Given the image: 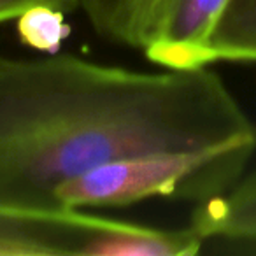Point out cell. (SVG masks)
Segmentation results:
<instances>
[{"label":"cell","mask_w":256,"mask_h":256,"mask_svg":"<svg viewBox=\"0 0 256 256\" xmlns=\"http://www.w3.org/2000/svg\"><path fill=\"white\" fill-rule=\"evenodd\" d=\"M216 148L256 153V123L210 67L0 56V207H56L62 182L120 158Z\"/></svg>","instance_id":"cell-1"},{"label":"cell","mask_w":256,"mask_h":256,"mask_svg":"<svg viewBox=\"0 0 256 256\" xmlns=\"http://www.w3.org/2000/svg\"><path fill=\"white\" fill-rule=\"evenodd\" d=\"M254 151L240 148L136 154L96 165L53 192L56 207H128L154 196L202 204L230 192L246 176Z\"/></svg>","instance_id":"cell-2"},{"label":"cell","mask_w":256,"mask_h":256,"mask_svg":"<svg viewBox=\"0 0 256 256\" xmlns=\"http://www.w3.org/2000/svg\"><path fill=\"white\" fill-rule=\"evenodd\" d=\"M204 249L195 228H153L84 209L0 207V256H193Z\"/></svg>","instance_id":"cell-3"},{"label":"cell","mask_w":256,"mask_h":256,"mask_svg":"<svg viewBox=\"0 0 256 256\" xmlns=\"http://www.w3.org/2000/svg\"><path fill=\"white\" fill-rule=\"evenodd\" d=\"M226 0H164L150 44L142 51L164 68L210 67L207 48Z\"/></svg>","instance_id":"cell-4"},{"label":"cell","mask_w":256,"mask_h":256,"mask_svg":"<svg viewBox=\"0 0 256 256\" xmlns=\"http://www.w3.org/2000/svg\"><path fill=\"white\" fill-rule=\"evenodd\" d=\"M190 224L212 251L256 256V170L230 192L196 204Z\"/></svg>","instance_id":"cell-5"},{"label":"cell","mask_w":256,"mask_h":256,"mask_svg":"<svg viewBox=\"0 0 256 256\" xmlns=\"http://www.w3.org/2000/svg\"><path fill=\"white\" fill-rule=\"evenodd\" d=\"M164 0H79L95 34L109 42L142 51L150 44Z\"/></svg>","instance_id":"cell-6"},{"label":"cell","mask_w":256,"mask_h":256,"mask_svg":"<svg viewBox=\"0 0 256 256\" xmlns=\"http://www.w3.org/2000/svg\"><path fill=\"white\" fill-rule=\"evenodd\" d=\"M207 56L209 65L256 64V0H226L210 34Z\"/></svg>","instance_id":"cell-7"},{"label":"cell","mask_w":256,"mask_h":256,"mask_svg":"<svg viewBox=\"0 0 256 256\" xmlns=\"http://www.w3.org/2000/svg\"><path fill=\"white\" fill-rule=\"evenodd\" d=\"M65 14L67 12L48 6H37L23 12L16 20L22 42L42 53H56L64 40L70 36Z\"/></svg>","instance_id":"cell-8"},{"label":"cell","mask_w":256,"mask_h":256,"mask_svg":"<svg viewBox=\"0 0 256 256\" xmlns=\"http://www.w3.org/2000/svg\"><path fill=\"white\" fill-rule=\"evenodd\" d=\"M37 6H48L64 12H74L79 9V0H0V25L16 22L23 12Z\"/></svg>","instance_id":"cell-9"}]
</instances>
